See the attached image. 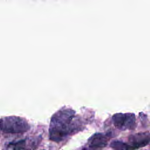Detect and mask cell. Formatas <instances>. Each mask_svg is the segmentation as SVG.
<instances>
[{
  "mask_svg": "<svg viewBox=\"0 0 150 150\" xmlns=\"http://www.w3.org/2000/svg\"><path fill=\"white\" fill-rule=\"evenodd\" d=\"M74 111L70 108L62 109L55 113L51 118L49 128V138L52 141H62L73 131H77V125L73 122Z\"/></svg>",
  "mask_w": 150,
  "mask_h": 150,
  "instance_id": "obj_1",
  "label": "cell"
},
{
  "mask_svg": "<svg viewBox=\"0 0 150 150\" xmlns=\"http://www.w3.org/2000/svg\"><path fill=\"white\" fill-rule=\"evenodd\" d=\"M30 129V125L24 119L18 117H6L0 119V131L5 133H23Z\"/></svg>",
  "mask_w": 150,
  "mask_h": 150,
  "instance_id": "obj_2",
  "label": "cell"
},
{
  "mask_svg": "<svg viewBox=\"0 0 150 150\" xmlns=\"http://www.w3.org/2000/svg\"><path fill=\"white\" fill-rule=\"evenodd\" d=\"M114 125L121 130L133 129L135 128V117L132 113H117L113 115Z\"/></svg>",
  "mask_w": 150,
  "mask_h": 150,
  "instance_id": "obj_3",
  "label": "cell"
},
{
  "mask_svg": "<svg viewBox=\"0 0 150 150\" xmlns=\"http://www.w3.org/2000/svg\"><path fill=\"white\" fill-rule=\"evenodd\" d=\"M128 141L130 149H137L146 146L150 141V134L145 132L131 135L129 137Z\"/></svg>",
  "mask_w": 150,
  "mask_h": 150,
  "instance_id": "obj_4",
  "label": "cell"
},
{
  "mask_svg": "<svg viewBox=\"0 0 150 150\" xmlns=\"http://www.w3.org/2000/svg\"><path fill=\"white\" fill-rule=\"evenodd\" d=\"M108 139L107 136L102 134H96L88 140V146L91 148L97 149L104 147L107 144Z\"/></svg>",
  "mask_w": 150,
  "mask_h": 150,
  "instance_id": "obj_5",
  "label": "cell"
},
{
  "mask_svg": "<svg viewBox=\"0 0 150 150\" xmlns=\"http://www.w3.org/2000/svg\"><path fill=\"white\" fill-rule=\"evenodd\" d=\"M111 147L115 149H128L129 148V145L118 141H114L111 143Z\"/></svg>",
  "mask_w": 150,
  "mask_h": 150,
  "instance_id": "obj_6",
  "label": "cell"
}]
</instances>
